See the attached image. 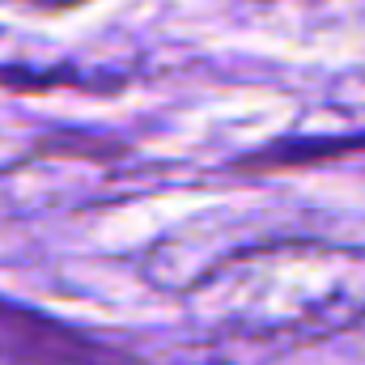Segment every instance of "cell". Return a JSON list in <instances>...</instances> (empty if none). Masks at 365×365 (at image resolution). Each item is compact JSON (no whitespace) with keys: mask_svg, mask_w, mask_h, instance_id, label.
<instances>
[{"mask_svg":"<svg viewBox=\"0 0 365 365\" xmlns=\"http://www.w3.org/2000/svg\"><path fill=\"white\" fill-rule=\"evenodd\" d=\"M365 136H323V140H280L259 149L255 158H238L234 170H247V175H268V170H297V166H319V162H340V158H353L361 153Z\"/></svg>","mask_w":365,"mask_h":365,"instance_id":"cell-3","label":"cell"},{"mask_svg":"<svg viewBox=\"0 0 365 365\" xmlns=\"http://www.w3.org/2000/svg\"><path fill=\"white\" fill-rule=\"evenodd\" d=\"M182 306L234 340H327L365 323V247L319 238L234 247L182 293Z\"/></svg>","mask_w":365,"mask_h":365,"instance_id":"cell-1","label":"cell"},{"mask_svg":"<svg viewBox=\"0 0 365 365\" xmlns=\"http://www.w3.org/2000/svg\"><path fill=\"white\" fill-rule=\"evenodd\" d=\"M0 365H145L128 349L98 340L56 314L0 297Z\"/></svg>","mask_w":365,"mask_h":365,"instance_id":"cell-2","label":"cell"},{"mask_svg":"<svg viewBox=\"0 0 365 365\" xmlns=\"http://www.w3.org/2000/svg\"><path fill=\"white\" fill-rule=\"evenodd\" d=\"M21 4H30V9H38V13H73V9H81V4H90V0H21Z\"/></svg>","mask_w":365,"mask_h":365,"instance_id":"cell-4","label":"cell"}]
</instances>
